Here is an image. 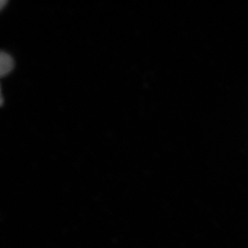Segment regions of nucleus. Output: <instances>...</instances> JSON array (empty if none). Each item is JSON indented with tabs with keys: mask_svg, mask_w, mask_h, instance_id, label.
I'll return each mask as SVG.
<instances>
[{
	"mask_svg": "<svg viewBox=\"0 0 248 248\" xmlns=\"http://www.w3.org/2000/svg\"><path fill=\"white\" fill-rule=\"evenodd\" d=\"M8 2V1H5V0H1V9H3V7H4V5L6 4V3Z\"/></svg>",
	"mask_w": 248,
	"mask_h": 248,
	"instance_id": "2",
	"label": "nucleus"
},
{
	"mask_svg": "<svg viewBox=\"0 0 248 248\" xmlns=\"http://www.w3.org/2000/svg\"><path fill=\"white\" fill-rule=\"evenodd\" d=\"M14 66L15 62L12 57L6 52L1 51L0 55V76L1 78L11 73Z\"/></svg>",
	"mask_w": 248,
	"mask_h": 248,
	"instance_id": "1",
	"label": "nucleus"
}]
</instances>
